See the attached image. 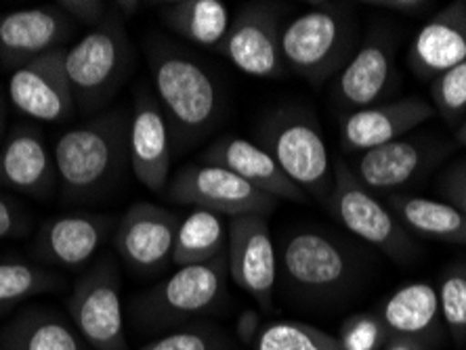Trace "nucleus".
<instances>
[{
  "mask_svg": "<svg viewBox=\"0 0 466 350\" xmlns=\"http://www.w3.org/2000/svg\"><path fill=\"white\" fill-rule=\"evenodd\" d=\"M57 185L55 154L43 133L32 125L11 128L0 147V189L45 200Z\"/></svg>",
  "mask_w": 466,
  "mask_h": 350,
  "instance_id": "obj_19",
  "label": "nucleus"
},
{
  "mask_svg": "<svg viewBox=\"0 0 466 350\" xmlns=\"http://www.w3.org/2000/svg\"><path fill=\"white\" fill-rule=\"evenodd\" d=\"M228 252V223L221 215L194 210L179 223L173 245V265H207Z\"/></svg>",
  "mask_w": 466,
  "mask_h": 350,
  "instance_id": "obj_28",
  "label": "nucleus"
},
{
  "mask_svg": "<svg viewBox=\"0 0 466 350\" xmlns=\"http://www.w3.org/2000/svg\"><path fill=\"white\" fill-rule=\"evenodd\" d=\"M118 260L104 254L76 279L66 313L93 350H130Z\"/></svg>",
  "mask_w": 466,
  "mask_h": 350,
  "instance_id": "obj_8",
  "label": "nucleus"
},
{
  "mask_svg": "<svg viewBox=\"0 0 466 350\" xmlns=\"http://www.w3.org/2000/svg\"><path fill=\"white\" fill-rule=\"evenodd\" d=\"M358 19L351 5H318L282 25V59L313 86H321L358 51Z\"/></svg>",
  "mask_w": 466,
  "mask_h": 350,
  "instance_id": "obj_4",
  "label": "nucleus"
},
{
  "mask_svg": "<svg viewBox=\"0 0 466 350\" xmlns=\"http://www.w3.org/2000/svg\"><path fill=\"white\" fill-rule=\"evenodd\" d=\"M167 195L179 205H194L221 216H269L279 200L263 194L231 170L215 164H187L168 181Z\"/></svg>",
  "mask_w": 466,
  "mask_h": 350,
  "instance_id": "obj_10",
  "label": "nucleus"
},
{
  "mask_svg": "<svg viewBox=\"0 0 466 350\" xmlns=\"http://www.w3.org/2000/svg\"><path fill=\"white\" fill-rule=\"evenodd\" d=\"M433 115L435 107L418 97L379 103L374 107L345 114L340 120L342 151L361 154V151L403 139L410 130L420 126Z\"/></svg>",
  "mask_w": 466,
  "mask_h": 350,
  "instance_id": "obj_20",
  "label": "nucleus"
},
{
  "mask_svg": "<svg viewBox=\"0 0 466 350\" xmlns=\"http://www.w3.org/2000/svg\"><path fill=\"white\" fill-rule=\"evenodd\" d=\"M154 95L168 122L175 149H189L218 126L225 114L215 72L194 53L152 34L143 43Z\"/></svg>",
  "mask_w": 466,
  "mask_h": 350,
  "instance_id": "obj_1",
  "label": "nucleus"
},
{
  "mask_svg": "<svg viewBox=\"0 0 466 350\" xmlns=\"http://www.w3.org/2000/svg\"><path fill=\"white\" fill-rule=\"evenodd\" d=\"M139 350H242L238 340L223 327L208 321H196L156 338Z\"/></svg>",
  "mask_w": 466,
  "mask_h": 350,
  "instance_id": "obj_31",
  "label": "nucleus"
},
{
  "mask_svg": "<svg viewBox=\"0 0 466 350\" xmlns=\"http://www.w3.org/2000/svg\"><path fill=\"white\" fill-rule=\"evenodd\" d=\"M200 162L231 170L233 175L244 178L252 187L276 197L279 202H307V195L282 173L276 160L263 147L244 139V136H218L202 151Z\"/></svg>",
  "mask_w": 466,
  "mask_h": 350,
  "instance_id": "obj_22",
  "label": "nucleus"
},
{
  "mask_svg": "<svg viewBox=\"0 0 466 350\" xmlns=\"http://www.w3.org/2000/svg\"><path fill=\"white\" fill-rule=\"evenodd\" d=\"M229 277L239 290L271 311L278 284V250L267 216L244 215L228 223Z\"/></svg>",
  "mask_w": 466,
  "mask_h": 350,
  "instance_id": "obj_13",
  "label": "nucleus"
},
{
  "mask_svg": "<svg viewBox=\"0 0 466 350\" xmlns=\"http://www.w3.org/2000/svg\"><path fill=\"white\" fill-rule=\"evenodd\" d=\"M382 350H431L427 345L414 338H403V335H390L387 346Z\"/></svg>",
  "mask_w": 466,
  "mask_h": 350,
  "instance_id": "obj_40",
  "label": "nucleus"
},
{
  "mask_svg": "<svg viewBox=\"0 0 466 350\" xmlns=\"http://www.w3.org/2000/svg\"><path fill=\"white\" fill-rule=\"evenodd\" d=\"M116 229L114 216L97 212H72L40 225L34 235L32 256L38 263L80 269L104 248Z\"/></svg>",
  "mask_w": 466,
  "mask_h": 350,
  "instance_id": "obj_18",
  "label": "nucleus"
},
{
  "mask_svg": "<svg viewBox=\"0 0 466 350\" xmlns=\"http://www.w3.org/2000/svg\"><path fill=\"white\" fill-rule=\"evenodd\" d=\"M440 191L445 202L466 215V162H458L440 178Z\"/></svg>",
  "mask_w": 466,
  "mask_h": 350,
  "instance_id": "obj_37",
  "label": "nucleus"
},
{
  "mask_svg": "<svg viewBox=\"0 0 466 350\" xmlns=\"http://www.w3.org/2000/svg\"><path fill=\"white\" fill-rule=\"evenodd\" d=\"M328 210L339 223L393 260H410L418 254V244L387 204L358 181L345 160L334 164V187Z\"/></svg>",
  "mask_w": 466,
  "mask_h": 350,
  "instance_id": "obj_9",
  "label": "nucleus"
},
{
  "mask_svg": "<svg viewBox=\"0 0 466 350\" xmlns=\"http://www.w3.org/2000/svg\"><path fill=\"white\" fill-rule=\"evenodd\" d=\"M395 82V38L376 30L334 80L332 97L342 114L379 105Z\"/></svg>",
  "mask_w": 466,
  "mask_h": 350,
  "instance_id": "obj_17",
  "label": "nucleus"
},
{
  "mask_svg": "<svg viewBox=\"0 0 466 350\" xmlns=\"http://www.w3.org/2000/svg\"><path fill=\"white\" fill-rule=\"evenodd\" d=\"M181 218L157 204L137 202L114 229V248L130 273L156 277L173 265V245Z\"/></svg>",
  "mask_w": 466,
  "mask_h": 350,
  "instance_id": "obj_12",
  "label": "nucleus"
},
{
  "mask_svg": "<svg viewBox=\"0 0 466 350\" xmlns=\"http://www.w3.org/2000/svg\"><path fill=\"white\" fill-rule=\"evenodd\" d=\"M282 15L284 5L279 3L255 0L242 5L231 19L228 36L218 53L252 78H282L286 74L282 46H279Z\"/></svg>",
  "mask_w": 466,
  "mask_h": 350,
  "instance_id": "obj_11",
  "label": "nucleus"
},
{
  "mask_svg": "<svg viewBox=\"0 0 466 350\" xmlns=\"http://www.w3.org/2000/svg\"><path fill=\"white\" fill-rule=\"evenodd\" d=\"M135 70V46L122 19L109 13L104 24L88 30L66 49V74L76 109L95 114L112 101Z\"/></svg>",
  "mask_w": 466,
  "mask_h": 350,
  "instance_id": "obj_7",
  "label": "nucleus"
},
{
  "mask_svg": "<svg viewBox=\"0 0 466 350\" xmlns=\"http://www.w3.org/2000/svg\"><path fill=\"white\" fill-rule=\"evenodd\" d=\"M74 24L57 5L0 13V65L15 72L55 49H66Z\"/></svg>",
  "mask_w": 466,
  "mask_h": 350,
  "instance_id": "obj_15",
  "label": "nucleus"
},
{
  "mask_svg": "<svg viewBox=\"0 0 466 350\" xmlns=\"http://www.w3.org/2000/svg\"><path fill=\"white\" fill-rule=\"evenodd\" d=\"M6 93L11 105L27 118L49 125L70 120L76 103L66 74V49H55L11 72Z\"/></svg>",
  "mask_w": 466,
  "mask_h": 350,
  "instance_id": "obj_14",
  "label": "nucleus"
},
{
  "mask_svg": "<svg viewBox=\"0 0 466 350\" xmlns=\"http://www.w3.org/2000/svg\"><path fill=\"white\" fill-rule=\"evenodd\" d=\"M173 139L154 91L141 86L128 118V162L143 187L164 194L170 181Z\"/></svg>",
  "mask_w": 466,
  "mask_h": 350,
  "instance_id": "obj_16",
  "label": "nucleus"
},
{
  "mask_svg": "<svg viewBox=\"0 0 466 350\" xmlns=\"http://www.w3.org/2000/svg\"><path fill=\"white\" fill-rule=\"evenodd\" d=\"M255 350H345L337 335L300 321L263 324Z\"/></svg>",
  "mask_w": 466,
  "mask_h": 350,
  "instance_id": "obj_30",
  "label": "nucleus"
},
{
  "mask_svg": "<svg viewBox=\"0 0 466 350\" xmlns=\"http://www.w3.org/2000/svg\"><path fill=\"white\" fill-rule=\"evenodd\" d=\"M387 205L414 235L466 245V215L451 204L410 194H390Z\"/></svg>",
  "mask_w": 466,
  "mask_h": 350,
  "instance_id": "obj_26",
  "label": "nucleus"
},
{
  "mask_svg": "<svg viewBox=\"0 0 466 350\" xmlns=\"http://www.w3.org/2000/svg\"><path fill=\"white\" fill-rule=\"evenodd\" d=\"M5 126H6V101H5L3 91H0V136L5 133Z\"/></svg>",
  "mask_w": 466,
  "mask_h": 350,
  "instance_id": "obj_42",
  "label": "nucleus"
},
{
  "mask_svg": "<svg viewBox=\"0 0 466 350\" xmlns=\"http://www.w3.org/2000/svg\"><path fill=\"white\" fill-rule=\"evenodd\" d=\"M390 335L393 334L382 324L379 315L360 313L340 325L339 340L345 350H382Z\"/></svg>",
  "mask_w": 466,
  "mask_h": 350,
  "instance_id": "obj_34",
  "label": "nucleus"
},
{
  "mask_svg": "<svg viewBox=\"0 0 466 350\" xmlns=\"http://www.w3.org/2000/svg\"><path fill=\"white\" fill-rule=\"evenodd\" d=\"M128 118L106 112L59 136L53 154L64 200H97L116 183L128 162Z\"/></svg>",
  "mask_w": 466,
  "mask_h": 350,
  "instance_id": "obj_2",
  "label": "nucleus"
},
{
  "mask_svg": "<svg viewBox=\"0 0 466 350\" xmlns=\"http://www.w3.org/2000/svg\"><path fill=\"white\" fill-rule=\"evenodd\" d=\"M466 59V5L454 3L420 27L408 51L418 78L435 80Z\"/></svg>",
  "mask_w": 466,
  "mask_h": 350,
  "instance_id": "obj_23",
  "label": "nucleus"
},
{
  "mask_svg": "<svg viewBox=\"0 0 466 350\" xmlns=\"http://www.w3.org/2000/svg\"><path fill=\"white\" fill-rule=\"evenodd\" d=\"M456 139L461 141V145L466 149V122H464V125H462L461 128H458V135H456Z\"/></svg>",
  "mask_w": 466,
  "mask_h": 350,
  "instance_id": "obj_43",
  "label": "nucleus"
},
{
  "mask_svg": "<svg viewBox=\"0 0 466 350\" xmlns=\"http://www.w3.org/2000/svg\"><path fill=\"white\" fill-rule=\"evenodd\" d=\"M146 3H130V0H114L112 5V15H116L118 19H122V22H127L128 17H133L137 11L141 9V6Z\"/></svg>",
  "mask_w": 466,
  "mask_h": 350,
  "instance_id": "obj_41",
  "label": "nucleus"
},
{
  "mask_svg": "<svg viewBox=\"0 0 466 350\" xmlns=\"http://www.w3.org/2000/svg\"><path fill=\"white\" fill-rule=\"evenodd\" d=\"M61 287H66V279L59 273L25 260H0V313Z\"/></svg>",
  "mask_w": 466,
  "mask_h": 350,
  "instance_id": "obj_29",
  "label": "nucleus"
},
{
  "mask_svg": "<svg viewBox=\"0 0 466 350\" xmlns=\"http://www.w3.org/2000/svg\"><path fill=\"white\" fill-rule=\"evenodd\" d=\"M278 269L294 296L318 305L345 296L360 277L349 245L311 226L292 229L282 239Z\"/></svg>",
  "mask_w": 466,
  "mask_h": 350,
  "instance_id": "obj_6",
  "label": "nucleus"
},
{
  "mask_svg": "<svg viewBox=\"0 0 466 350\" xmlns=\"http://www.w3.org/2000/svg\"><path fill=\"white\" fill-rule=\"evenodd\" d=\"M70 317L51 306H25L0 327V350H88Z\"/></svg>",
  "mask_w": 466,
  "mask_h": 350,
  "instance_id": "obj_24",
  "label": "nucleus"
},
{
  "mask_svg": "<svg viewBox=\"0 0 466 350\" xmlns=\"http://www.w3.org/2000/svg\"><path fill=\"white\" fill-rule=\"evenodd\" d=\"M257 145L276 160L307 197L328 205L334 187V166L311 109L300 105L273 109L260 120Z\"/></svg>",
  "mask_w": 466,
  "mask_h": 350,
  "instance_id": "obj_5",
  "label": "nucleus"
},
{
  "mask_svg": "<svg viewBox=\"0 0 466 350\" xmlns=\"http://www.w3.org/2000/svg\"><path fill=\"white\" fill-rule=\"evenodd\" d=\"M379 317L393 335L414 338L431 348L441 327L440 294L422 281L408 284L382 305Z\"/></svg>",
  "mask_w": 466,
  "mask_h": 350,
  "instance_id": "obj_25",
  "label": "nucleus"
},
{
  "mask_svg": "<svg viewBox=\"0 0 466 350\" xmlns=\"http://www.w3.org/2000/svg\"><path fill=\"white\" fill-rule=\"evenodd\" d=\"M228 252L207 265L181 266L130 302V321L141 334H168L217 315L229 302Z\"/></svg>",
  "mask_w": 466,
  "mask_h": 350,
  "instance_id": "obj_3",
  "label": "nucleus"
},
{
  "mask_svg": "<svg viewBox=\"0 0 466 350\" xmlns=\"http://www.w3.org/2000/svg\"><path fill=\"white\" fill-rule=\"evenodd\" d=\"M260 329H263V319H260V313L257 311V308H244V311L239 313L236 319L233 338L238 340L239 346L255 348Z\"/></svg>",
  "mask_w": 466,
  "mask_h": 350,
  "instance_id": "obj_38",
  "label": "nucleus"
},
{
  "mask_svg": "<svg viewBox=\"0 0 466 350\" xmlns=\"http://www.w3.org/2000/svg\"><path fill=\"white\" fill-rule=\"evenodd\" d=\"M74 24L97 27L109 17V6L104 0H59L55 3Z\"/></svg>",
  "mask_w": 466,
  "mask_h": 350,
  "instance_id": "obj_36",
  "label": "nucleus"
},
{
  "mask_svg": "<svg viewBox=\"0 0 466 350\" xmlns=\"http://www.w3.org/2000/svg\"><path fill=\"white\" fill-rule=\"evenodd\" d=\"M368 5L382 6V9H389V11H400V13H406V15H418V13L429 6V3H420V0H372V3Z\"/></svg>",
  "mask_w": 466,
  "mask_h": 350,
  "instance_id": "obj_39",
  "label": "nucleus"
},
{
  "mask_svg": "<svg viewBox=\"0 0 466 350\" xmlns=\"http://www.w3.org/2000/svg\"><path fill=\"white\" fill-rule=\"evenodd\" d=\"M440 149L435 141L397 139L387 145L361 151L349 164L358 181L372 194L390 195L420 176L437 160Z\"/></svg>",
  "mask_w": 466,
  "mask_h": 350,
  "instance_id": "obj_21",
  "label": "nucleus"
},
{
  "mask_svg": "<svg viewBox=\"0 0 466 350\" xmlns=\"http://www.w3.org/2000/svg\"><path fill=\"white\" fill-rule=\"evenodd\" d=\"M162 24L189 43L221 51L231 13L221 0H170L160 5Z\"/></svg>",
  "mask_w": 466,
  "mask_h": 350,
  "instance_id": "obj_27",
  "label": "nucleus"
},
{
  "mask_svg": "<svg viewBox=\"0 0 466 350\" xmlns=\"http://www.w3.org/2000/svg\"><path fill=\"white\" fill-rule=\"evenodd\" d=\"M30 226V216L24 205L0 191V242L27 235Z\"/></svg>",
  "mask_w": 466,
  "mask_h": 350,
  "instance_id": "obj_35",
  "label": "nucleus"
},
{
  "mask_svg": "<svg viewBox=\"0 0 466 350\" xmlns=\"http://www.w3.org/2000/svg\"><path fill=\"white\" fill-rule=\"evenodd\" d=\"M441 319L458 342L466 338V266H451L441 279L440 290Z\"/></svg>",
  "mask_w": 466,
  "mask_h": 350,
  "instance_id": "obj_32",
  "label": "nucleus"
},
{
  "mask_svg": "<svg viewBox=\"0 0 466 350\" xmlns=\"http://www.w3.org/2000/svg\"><path fill=\"white\" fill-rule=\"evenodd\" d=\"M431 97L435 112L443 115L445 122H456L466 112V59L441 75L431 85Z\"/></svg>",
  "mask_w": 466,
  "mask_h": 350,
  "instance_id": "obj_33",
  "label": "nucleus"
}]
</instances>
